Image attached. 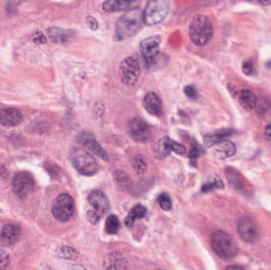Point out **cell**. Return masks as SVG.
Listing matches in <instances>:
<instances>
[{"label":"cell","instance_id":"cell-1","mask_svg":"<svg viewBox=\"0 0 271 270\" xmlns=\"http://www.w3.org/2000/svg\"><path fill=\"white\" fill-rule=\"evenodd\" d=\"M144 24V16L141 10L135 8L127 11L116 23V39L123 41L133 37L140 32Z\"/></svg>","mask_w":271,"mask_h":270},{"label":"cell","instance_id":"cell-2","mask_svg":"<svg viewBox=\"0 0 271 270\" xmlns=\"http://www.w3.org/2000/svg\"><path fill=\"white\" fill-rule=\"evenodd\" d=\"M211 248L217 256L225 260L232 259L237 255L239 248L236 241L226 231L218 230L211 236Z\"/></svg>","mask_w":271,"mask_h":270},{"label":"cell","instance_id":"cell-3","mask_svg":"<svg viewBox=\"0 0 271 270\" xmlns=\"http://www.w3.org/2000/svg\"><path fill=\"white\" fill-rule=\"evenodd\" d=\"M213 34V25L207 16L199 14L192 19L189 27V36L195 45H206L210 41Z\"/></svg>","mask_w":271,"mask_h":270},{"label":"cell","instance_id":"cell-4","mask_svg":"<svg viewBox=\"0 0 271 270\" xmlns=\"http://www.w3.org/2000/svg\"><path fill=\"white\" fill-rule=\"evenodd\" d=\"M71 164L79 173L91 176L97 173L98 165L94 156L87 151L80 148H74L70 154Z\"/></svg>","mask_w":271,"mask_h":270},{"label":"cell","instance_id":"cell-5","mask_svg":"<svg viewBox=\"0 0 271 270\" xmlns=\"http://www.w3.org/2000/svg\"><path fill=\"white\" fill-rule=\"evenodd\" d=\"M169 4V0H149L143 11L144 24L153 27L162 22L168 14Z\"/></svg>","mask_w":271,"mask_h":270},{"label":"cell","instance_id":"cell-6","mask_svg":"<svg viewBox=\"0 0 271 270\" xmlns=\"http://www.w3.org/2000/svg\"><path fill=\"white\" fill-rule=\"evenodd\" d=\"M76 205L72 197L67 193L60 194L52 207V213L57 220L67 222L71 220L75 214Z\"/></svg>","mask_w":271,"mask_h":270},{"label":"cell","instance_id":"cell-7","mask_svg":"<svg viewBox=\"0 0 271 270\" xmlns=\"http://www.w3.org/2000/svg\"><path fill=\"white\" fill-rule=\"evenodd\" d=\"M119 76L126 86H134L138 82L141 74V67L137 58L129 57L122 60L119 66Z\"/></svg>","mask_w":271,"mask_h":270},{"label":"cell","instance_id":"cell-8","mask_svg":"<svg viewBox=\"0 0 271 270\" xmlns=\"http://www.w3.org/2000/svg\"><path fill=\"white\" fill-rule=\"evenodd\" d=\"M237 232L242 240L248 243H255L259 240L260 231L259 226L252 218L243 216L237 225Z\"/></svg>","mask_w":271,"mask_h":270},{"label":"cell","instance_id":"cell-9","mask_svg":"<svg viewBox=\"0 0 271 270\" xmlns=\"http://www.w3.org/2000/svg\"><path fill=\"white\" fill-rule=\"evenodd\" d=\"M34 187L35 182L34 179L27 172H19L13 178V191L21 199H23L32 193Z\"/></svg>","mask_w":271,"mask_h":270},{"label":"cell","instance_id":"cell-10","mask_svg":"<svg viewBox=\"0 0 271 270\" xmlns=\"http://www.w3.org/2000/svg\"><path fill=\"white\" fill-rule=\"evenodd\" d=\"M160 43L161 37L160 36L147 37L140 42V51L145 61L146 66L149 65L160 56Z\"/></svg>","mask_w":271,"mask_h":270},{"label":"cell","instance_id":"cell-11","mask_svg":"<svg viewBox=\"0 0 271 270\" xmlns=\"http://www.w3.org/2000/svg\"><path fill=\"white\" fill-rule=\"evenodd\" d=\"M129 133L135 141L146 143L151 137V130L145 120L140 117H133L129 122Z\"/></svg>","mask_w":271,"mask_h":270},{"label":"cell","instance_id":"cell-12","mask_svg":"<svg viewBox=\"0 0 271 270\" xmlns=\"http://www.w3.org/2000/svg\"><path fill=\"white\" fill-rule=\"evenodd\" d=\"M77 141L94 153L95 156H98L100 159L109 161L108 154L102 148L101 145L96 141L95 137L92 133H89L87 131L82 132L77 136Z\"/></svg>","mask_w":271,"mask_h":270},{"label":"cell","instance_id":"cell-13","mask_svg":"<svg viewBox=\"0 0 271 270\" xmlns=\"http://www.w3.org/2000/svg\"><path fill=\"white\" fill-rule=\"evenodd\" d=\"M140 0H106L103 10L107 13L123 12L137 8Z\"/></svg>","mask_w":271,"mask_h":270},{"label":"cell","instance_id":"cell-14","mask_svg":"<svg viewBox=\"0 0 271 270\" xmlns=\"http://www.w3.org/2000/svg\"><path fill=\"white\" fill-rule=\"evenodd\" d=\"M89 204L94 208V211L103 216L107 213L110 208L108 198L100 190H93L87 198Z\"/></svg>","mask_w":271,"mask_h":270},{"label":"cell","instance_id":"cell-15","mask_svg":"<svg viewBox=\"0 0 271 270\" xmlns=\"http://www.w3.org/2000/svg\"><path fill=\"white\" fill-rule=\"evenodd\" d=\"M23 116L15 108H6L0 110V125L6 127H14L21 124Z\"/></svg>","mask_w":271,"mask_h":270},{"label":"cell","instance_id":"cell-16","mask_svg":"<svg viewBox=\"0 0 271 270\" xmlns=\"http://www.w3.org/2000/svg\"><path fill=\"white\" fill-rule=\"evenodd\" d=\"M236 152V145L230 140H223L212 146V155L216 159H228L234 156Z\"/></svg>","mask_w":271,"mask_h":270},{"label":"cell","instance_id":"cell-17","mask_svg":"<svg viewBox=\"0 0 271 270\" xmlns=\"http://www.w3.org/2000/svg\"><path fill=\"white\" fill-rule=\"evenodd\" d=\"M21 230L18 225H7L0 232V246H11L18 242Z\"/></svg>","mask_w":271,"mask_h":270},{"label":"cell","instance_id":"cell-18","mask_svg":"<svg viewBox=\"0 0 271 270\" xmlns=\"http://www.w3.org/2000/svg\"><path fill=\"white\" fill-rule=\"evenodd\" d=\"M144 106L147 113L160 117L163 113V103L160 96L155 92H149L144 99Z\"/></svg>","mask_w":271,"mask_h":270},{"label":"cell","instance_id":"cell-19","mask_svg":"<svg viewBox=\"0 0 271 270\" xmlns=\"http://www.w3.org/2000/svg\"><path fill=\"white\" fill-rule=\"evenodd\" d=\"M74 32L71 30H64L58 27H52L48 30L50 39L56 44H66L74 38Z\"/></svg>","mask_w":271,"mask_h":270},{"label":"cell","instance_id":"cell-20","mask_svg":"<svg viewBox=\"0 0 271 270\" xmlns=\"http://www.w3.org/2000/svg\"><path fill=\"white\" fill-rule=\"evenodd\" d=\"M173 143H174V141L170 140V138L167 137V136L160 139L155 145V158L159 159V160H161V159L167 157L170 155V152L173 151Z\"/></svg>","mask_w":271,"mask_h":270},{"label":"cell","instance_id":"cell-21","mask_svg":"<svg viewBox=\"0 0 271 270\" xmlns=\"http://www.w3.org/2000/svg\"><path fill=\"white\" fill-rule=\"evenodd\" d=\"M103 266L109 269H124L127 268L126 260L118 253H113L106 257L103 261Z\"/></svg>","mask_w":271,"mask_h":270},{"label":"cell","instance_id":"cell-22","mask_svg":"<svg viewBox=\"0 0 271 270\" xmlns=\"http://www.w3.org/2000/svg\"><path fill=\"white\" fill-rule=\"evenodd\" d=\"M239 101L241 106L246 110H251L255 109L257 104L258 99L250 90H242L239 93Z\"/></svg>","mask_w":271,"mask_h":270},{"label":"cell","instance_id":"cell-23","mask_svg":"<svg viewBox=\"0 0 271 270\" xmlns=\"http://www.w3.org/2000/svg\"><path fill=\"white\" fill-rule=\"evenodd\" d=\"M146 214H147V209L145 207L141 205H135L126 218L125 224L127 227H132L136 219L144 218Z\"/></svg>","mask_w":271,"mask_h":270},{"label":"cell","instance_id":"cell-24","mask_svg":"<svg viewBox=\"0 0 271 270\" xmlns=\"http://www.w3.org/2000/svg\"><path fill=\"white\" fill-rule=\"evenodd\" d=\"M233 133H234V131L226 129V130L218 131L213 134L206 135L204 137L205 144L207 146H212L215 143L225 140V137L232 136Z\"/></svg>","mask_w":271,"mask_h":270},{"label":"cell","instance_id":"cell-25","mask_svg":"<svg viewBox=\"0 0 271 270\" xmlns=\"http://www.w3.org/2000/svg\"><path fill=\"white\" fill-rule=\"evenodd\" d=\"M114 177L117 186L120 189L126 191L129 190L132 187L133 182L126 172L122 171L120 169H117L114 171Z\"/></svg>","mask_w":271,"mask_h":270},{"label":"cell","instance_id":"cell-26","mask_svg":"<svg viewBox=\"0 0 271 270\" xmlns=\"http://www.w3.org/2000/svg\"><path fill=\"white\" fill-rule=\"evenodd\" d=\"M120 228V223L116 215H110L106 221V232L109 235H116Z\"/></svg>","mask_w":271,"mask_h":270},{"label":"cell","instance_id":"cell-27","mask_svg":"<svg viewBox=\"0 0 271 270\" xmlns=\"http://www.w3.org/2000/svg\"><path fill=\"white\" fill-rule=\"evenodd\" d=\"M255 108L260 116L266 117L271 113V102H269L268 99L261 97L258 99L257 104Z\"/></svg>","mask_w":271,"mask_h":270},{"label":"cell","instance_id":"cell-28","mask_svg":"<svg viewBox=\"0 0 271 270\" xmlns=\"http://www.w3.org/2000/svg\"><path fill=\"white\" fill-rule=\"evenodd\" d=\"M59 256L66 259H77L78 258L79 254L76 250L68 247H62L57 251Z\"/></svg>","mask_w":271,"mask_h":270},{"label":"cell","instance_id":"cell-29","mask_svg":"<svg viewBox=\"0 0 271 270\" xmlns=\"http://www.w3.org/2000/svg\"><path fill=\"white\" fill-rule=\"evenodd\" d=\"M133 165L135 170L139 174L144 173L147 169V163L144 158L142 156H137L135 158Z\"/></svg>","mask_w":271,"mask_h":270},{"label":"cell","instance_id":"cell-30","mask_svg":"<svg viewBox=\"0 0 271 270\" xmlns=\"http://www.w3.org/2000/svg\"><path fill=\"white\" fill-rule=\"evenodd\" d=\"M158 203L164 211H170L172 208L171 200L167 193H162L158 198Z\"/></svg>","mask_w":271,"mask_h":270},{"label":"cell","instance_id":"cell-31","mask_svg":"<svg viewBox=\"0 0 271 270\" xmlns=\"http://www.w3.org/2000/svg\"><path fill=\"white\" fill-rule=\"evenodd\" d=\"M223 187L224 184L222 181L219 178H216L213 182L205 184L204 186H202V192H208L214 189H222Z\"/></svg>","mask_w":271,"mask_h":270},{"label":"cell","instance_id":"cell-32","mask_svg":"<svg viewBox=\"0 0 271 270\" xmlns=\"http://www.w3.org/2000/svg\"><path fill=\"white\" fill-rule=\"evenodd\" d=\"M10 258L9 254L4 251H0V270L6 269L7 267L9 266Z\"/></svg>","mask_w":271,"mask_h":270},{"label":"cell","instance_id":"cell-33","mask_svg":"<svg viewBox=\"0 0 271 270\" xmlns=\"http://www.w3.org/2000/svg\"><path fill=\"white\" fill-rule=\"evenodd\" d=\"M242 70L243 72L244 73L246 76H252L255 74V66H254L253 62H252L251 60H247L243 64L242 66Z\"/></svg>","mask_w":271,"mask_h":270},{"label":"cell","instance_id":"cell-34","mask_svg":"<svg viewBox=\"0 0 271 270\" xmlns=\"http://www.w3.org/2000/svg\"><path fill=\"white\" fill-rule=\"evenodd\" d=\"M184 93L189 99L192 100H197L199 99V94L197 90L193 86H186L184 88Z\"/></svg>","mask_w":271,"mask_h":270},{"label":"cell","instance_id":"cell-35","mask_svg":"<svg viewBox=\"0 0 271 270\" xmlns=\"http://www.w3.org/2000/svg\"><path fill=\"white\" fill-rule=\"evenodd\" d=\"M102 215L97 213L96 211H88L87 214V220L92 224V225H96L98 221L101 219Z\"/></svg>","mask_w":271,"mask_h":270},{"label":"cell","instance_id":"cell-36","mask_svg":"<svg viewBox=\"0 0 271 270\" xmlns=\"http://www.w3.org/2000/svg\"><path fill=\"white\" fill-rule=\"evenodd\" d=\"M32 40L35 44H42L46 42V38L41 32H36L32 36Z\"/></svg>","mask_w":271,"mask_h":270},{"label":"cell","instance_id":"cell-37","mask_svg":"<svg viewBox=\"0 0 271 270\" xmlns=\"http://www.w3.org/2000/svg\"><path fill=\"white\" fill-rule=\"evenodd\" d=\"M175 153L178 154V155H185L186 152V146L182 143H177L175 142L173 143V151Z\"/></svg>","mask_w":271,"mask_h":270},{"label":"cell","instance_id":"cell-38","mask_svg":"<svg viewBox=\"0 0 271 270\" xmlns=\"http://www.w3.org/2000/svg\"><path fill=\"white\" fill-rule=\"evenodd\" d=\"M201 152H202V149H201L200 146L195 145L192 148L190 153H189V158L191 159H197L200 156Z\"/></svg>","mask_w":271,"mask_h":270},{"label":"cell","instance_id":"cell-39","mask_svg":"<svg viewBox=\"0 0 271 270\" xmlns=\"http://www.w3.org/2000/svg\"><path fill=\"white\" fill-rule=\"evenodd\" d=\"M87 24L89 28L91 29L92 30H96L97 29V22L96 21L95 18L93 17H87Z\"/></svg>","mask_w":271,"mask_h":270},{"label":"cell","instance_id":"cell-40","mask_svg":"<svg viewBox=\"0 0 271 270\" xmlns=\"http://www.w3.org/2000/svg\"><path fill=\"white\" fill-rule=\"evenodd\" d=\"M264 134L266 141L271 146V125H269L265 128Z\"/></svg>","mask_w":271,"mask_h":270},{"label":"cell","instance_id":"cell-41","mask_svg":"<svg viewBox=\"0 0 271 270\" xmlns=\"http://www.w3.org/2000/svg\"><path fill=\"white\" fill-rule=\"evenodd\" d=\"M228 88H229V91H230V93L232 95H236V93H237V89H236L235 85H232L231 84V83H229V84L228 85Z\"/></svg>","mask_w":271,"mask_h":270},{"label":"cell","instance_id":"cell-42","mask_svg":"<svg viewBox=\"0 0 271 270\" xmlns=\"http://www.w3.org/2000/svg\"><path fill=\"white\" fill-rule=\"evenodd\" d=\"M258 1H259V4L263 6L271 5V0H258Z\"/></svg>","mask_w":271,"mask_h":270},{"label":"cell","instance_id":"cell-43","mask_svg":"<svg viewBox=\"0 0 271 270\" xmlns=\"http://www.w3.org/2000/svg\"><path fill=\"white\" fill-rule=\"evenodd\" d=\"M227 269H236V268H237V269H243V267H242V266H239V265H233V266H229V267H227Z\"/></svg>","mask_w":271,"mask_h":270},{"label":"cell","instance_id":"cell-44","mask_svg":"<svg viewBox=\"0 0 271 270\" xmlns=\"http://www.w3.org/2000/svg\"><path fill=\"white\" fill-rule=\"evenodd\" d=\"M266 66L268 69H270L271 70V60H269V61H268V62L266 63Z\"/></svg>","mask_w":271,"mask_h":270}]
</instances>
